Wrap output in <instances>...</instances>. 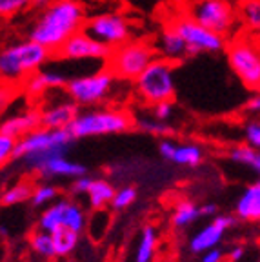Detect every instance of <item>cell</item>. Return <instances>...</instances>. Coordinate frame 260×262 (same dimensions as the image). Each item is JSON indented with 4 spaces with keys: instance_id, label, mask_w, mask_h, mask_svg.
<instances>
[{
    "instance_id": "obj_13",
    "label": "cell",
    "mask_w": 260,
    "mask_h": 262,
    "mask_svg": "<svg viewBox=\"0 0 260 262\" xmlns=\"http://www.w3.org/2000/svg\"><path fill=\"white\" fill-rule=\"evenodd\" d=\"M236 217L233 215H216L209 224H206L202 229H199L191 238H189V250L193 253H206L209 250L219 248L220 242L226 237V231L235 226Z\"/></svg>"
},
{
    "instance_id": "obj_32",
    "label": "cell",
    "mask_w": 260,
    "mask_h": 262,
    "mask_svg": "<svg viewBox=\"0 0 260 262\" xmlns=\"http://www.w3.org/2000/svg\"><path fill=\"white\" fill-rule=\"evenodd\" d=\"M135 201H137V189L131 188V186H126V188L117 189L113 202H111V208L117 209V211H122V209H127L129 206H133Z\"/></svg>"
},
{
    "instance_id": "obj_17",
    "label": "cell",
    "mask_w": 260,
    "mask_h": 262,
    "mask_svg": "<svg viewBox=\"0 0 260 262\" xmlns=\"http://www.w3.org/2000/svg\"><path fill=\"white\" fill-rule=\"evenodd\" d=\"M235 217L249 224L260 222V180L248 184L240 193L235 202Z\"/></svg>"
},
{
    "instance_id": "obj_16",
    "label": "cell",
    "mask_w": 260,
    "mask_h": 262,
    "mask_svg": "<svg viewBox=\"0 0 260 262\" xmlns=\"http://www.w3.org/2000/svg\"><path fill=\"white\" fill-rule=\"evenodd\" d=\"M155 48H157V53L160 55V58H166V60L173 62V64L189 57L186 40L171 24L160 29L157 42H155Z\"/></svg>"
},
{
    "instance_id": "obj_19",
    "label": "cell",
    "mask_w": 260,
    "mask_h": 262,
    "mask_svg": "<svg viewBox=\"0 0 260 262\" xmlns=\"http://www.w3.org/2000/svg\"><path fill=\"white\" fill-rule=\"evenodd\" d=\"M88 169L84 164L75 162L68 157H57V159L49 160L40 171L42 179H80L85 177Z\"/></svg>"
},
{
    "instance_id": "obj_43",
    "label": "cell",
    "mask_w": 260,
    "mask_h": 262,
    "mask_svg": "<svg viewBox=\"0 0 260 262\" xmlns=\"http://www.w3.org/2000/svg\"><path fill=\"white\" fill-rule=\"evenodd\" d=\"M55 0H31V8H35V9H44V8H48L49 4H53Z\"/></svg>"
},
{
    "instance_id": "obj_41",
    "label": "cell",
    "mask_w": 260,
    "mask_h": 262,
    "mask_svg": "<svg viewBox=\"0 0 260 262\" xmlns=\"http://www.w3.org/2000/svg\"><path fill=\"white\" fill-rule=\"evenodd\" d=\"M226 260V253L220 248H215V250H209L206 253H202V262H224Z\"/></svg>"
},
{
    "instance_id": "obj_21",
    "label": "cell",
    "mask_w": 260,
    "mask_h": 262,
    "mask_svg": "<svg viewBox=\"0 0 260 262\" xmlns=\"http://www.w3.org/2000/svg\"><path fill=\"white\" fill-rule=\"evenodd\" d=\"M159 246V235L153 226H144L135 250V262H153Z\"/></svg>"
},
{
    "instance_id": "obj_20",
    "label": "cell",
    "mask_w": 260,
    "mask_h": 262,
    "mask_svg": "<svg viewBox=\"0 0 260 262\" xmlns=\"http://www.w3.org/2000/svg\"><path fill=\"white\" fill-rule=\"evenodd\" d=\"M115 193L117 189L113 188L110 180L106 179H93L90 186V191H88V201H90V206L95 209V211H102L106 206H111L115 199Z\"/></svg>"
},
{
    "instance_id": "obj_36",
    "label": "cell",
    "mask_w": 260,
    "mask_h": 262,
    "mask_svg": "<svg viewBox=\"0 0 260 262\" xmlns=\"http://www.w3.org/2000/svg\"><path fill=\"white\" fill-rule=\"evenodd\" d=\"M151 117L160 122H167L173 117V102H160L151 106Z\"/></svg>"
},
{
    "instance_id": "obj_23",
    "label": "cell",
    "mask_w": 260,
    "mask_h": 262,
    "mask_svg": "<svg viewBox=\"0 0 260 262\" xmlns=\"http://www.w3.org/2000/svg\"><path fill=\"white\" fill-rule=\"evenodd\" d=\"M88 226V215L85 209L78 202L71 199H64V211H62V228H68L75 233L84 231Z\"/></svg>"
},
{
    "instance_id": "obj_40",
    "label": "cell",
    "mask_w": 260,
    "mask_h": 262,
    "mask_svg": "<svg viewBox=\"0 0 260 262\" xmlns=\"http://www.w3.org/2000/svg\"><path fill=\"white\" fill-rule=\"evenodd\" d=\"M244 257H246V248L242 244L231 246L228 250V253H226L228 262H240V260H244Z\"/></svg>"
},
{
    "instance_id": "obj_3",
    "label": "cell",
    "mask_w": 260,
    "mask_h": 262,
    "mask_svg": "<svg viewBox=\"0 0 260 262\" xmlns=\"http://www.w3.org/2000/svg\"><path fill=\"white\" fill-rule=\"evenodd\" d=\"M53 53L37 42L20 40L8 44L0 53V73L6 82H26L51 60Z\"/></svg>"
},
{
    "instance_id": "obj_30",
    "label": "cell",
    "mask_w": 260,
    "mask_h": 262,
    "mask_svg": "<svg viewBox=\"0 0 260 262\" xmlns=\"http://www.w3.org/2000/svg\"><path fill=\"white\" fill-rule=\"evenodd\" d=\"M58 201V188H55L53 184H38L35 186L33 191L31 204L35 208H49L51 204Z\"/></svg>"
},
{
    "instance_id": "obj_22",
    "label": "cell",
    "mask_w": 260,
    "mask_h": 262,
    "mask_svg": "<svg viewBox=\"0 0 260 262\" xmlns=\"http://www.w3.org/2000/svg\"><path fill=\"white\" fill-rule=\"evenodd\" d=\"M229 160L249 168L256 175V180H260V149H255L248 144H239L229 149Z\"/></svg>"
},
{
    "instance_id": "obj_2",
    "label": "cell",
    "mask_w": 260,
    "mask_h": 262,
    "mask_svg": "<svg viewBox=\"0 0 260 262\" xmlns=\"http://www.w3.org/2000/svg\"><path fill=\"white\" fill-rule=\"evenodd\" d=\"M73 137L68 129H38L31 131L16 142L15 162H18L28 173L40 175L42 168L49 160L64 157Z\"/></svg>"
},
{
    "instance_id": "obj_14",
    "label": "cell",
    "mask_w": 260,
    "mask_h": 262,
    "mask_svg": "<svg viewBox=\"0 0 260 262\" xmlns=\"http://www.w3.org/2000/svg\"><path fill=\"white\" fill-rule=\"evenodd\" d=\"M80 107L68 98L60 102H49L40 110V127L46 129H68L77 119Z\"/></svg>"
},
{
    "instance_id": "obj_9",
    "label": "cell",
    "mask_w": 260,
    "mask_h": 262,
    "mask_svg": "<svg viewBox=\"0 0 260 262\" xmlns=\"http://www.w3.org/2000/svg\"><path fill=\"white\" fill-rule=\"evenodd\" d=\"M187 15L220 37L229 35L239 20V11L229 0H189Z\"/></svg>"
},
{
    "instance_id": "obj_38",
    "label": "cell",
    "mask_w": 260,
    "mask_h": 262,
    "mask_svg": "<svg viewBox=\"0 0 260 262\" xmlns=\"http://www.w3.org/2000/svg\"><path fill=\"white\" fill-rule=\"evenodd\" d=\"M91 182H93V179H91V177H88V175L80 177V179H75L73 184H71V191H73L75 195H88Z\"/></svg>"
},
{
    "instance_id": "obj_5",
    "label": "cell",
    "mask_w": 260,
    "mask_h": 262,
    "mask_svg": "<svg viewBox=\"0 0 260 262\" xmlns=\"http://www.w3.org/2000/svg\"><path fill=\"white\" fill-rule=\"evenodd\" d=\"M229 70L246 90L260 91V40L249 35L233 38L226 48Z\"/></svg>"
},
{
    "instance_id": "obj_11",
    "label": "cell",
    "mask_w": 260,
    "mask_h": 262,
    "mask_svg": "<svg viewBox=\"0 0 260 262\" xmlns=\"http://www.w3.org/2000/svg\"><path fill=\"white\" fill-rule=\"evenodd\" d=\"M84 29L111 51L129 42L133 35L129 20L120 13H98L88 18Z\"/></svg>"
},
{
    "instance_id": "obj_27",
    "label": "cell",
    "mask_w": 260,
    "mask_h": 262,
    "mask_svg": "<svg viewBox=\"0 0 260 262\" xmlns=\"http://www.w3.org/2000/svg\"><path fill=\"white\" fill-rule=\"evenodd\" d=\"M204 151L197 144H177L175 155L171 162L177 166H186V168H195L202 162Z\"/></svg>"
},
{
    "instance_id": "obj_1",
    "label": "cell",
    "mask_w": 260,
    "mask_h": 262,
    "mask_svg": "<svg viewBox=\"0 0 260 262\" xmlns=\"http://www.w3.org/2000/svg\"><path fill=\"white\" fill-rule=\"evenodd\" d=\"M85 22V8L80 0H55L37 13L28 28V38L57 55L68 38L84 29Z\"/></svg>"
},
{
    "instance_id": "obj_33",
    "label": "cell",
    "mask_w": 260,
    "mask_h": 262,
    "mask_svg": "<svg viewBox=\"0 0 260 262\" xmlns=\"http://www.w3.org/2000/svg\"><path fill=\"white\" fill-rule=\"evenodd\" d=\"M242 135H244V140L248 146L255 147V149H260V119H248L244 122V127H242Z\"/></svg>"
},
{
    "instance_id": "obj_25",
    "label": "cell",
    "mask_w": 260,
    "mask_h": 262,
    "mask_svg": "<svg viewBox=\"0 0 260 262\" xmlns=\"http://www.w3.org/2000/svg\"><path fill=\"white\" fill-rule=\"evenodd\" d=\"M239 18L253 33H260V0H240Z\"/></svg>"
},
{
    "instance_id": "obj_6",
    "label": "cell",
    "mask_w": 260,
    "mask_h": 262,
    "mask_svg": "<svg viewBox=\"0 0 260 262\" xmlns=\"http://www.w3.org/2000/svg\"><path fill=\"white\" fill-rule=\"evenodd\" d=\"M135 91L144 102L155 106L160 102H171L175 97V64L157 57L135 80Z\"/></svg>"
},
{
    "instance_id": "obj_24",
    "label": "cell",
    "mask_w": 260,
    "mask_h": 262,
    "mask_svg": "<svg viewBox=\"0 0 260 262\" xmlns=\"http://www.w3.org/2000/svg\"><path fill=\"white\" fill-rule=\"evenodd\" d=\"M200 217H202L200 206H197L195 202H191V201H180V202H177L175 209H173L171 222H173L175 228L182 229V228H187V226H191L193 222H197Z\"/></svg>"
},
{
    "instance_id": "obj_7",
    "label": "cell",
    "mask_w": 260,
    "mask_h": 262,
    "mask_svg": "<svg viewBox=\"0 0 260 262\" xmlns=\"http://www.w3.org/2000/svg\"><path fill=\"white\" fill-rule=\"evenodd\" d=\"M157 58V48L147 40H129L113 49L107 58V70L120 80H137Z\"/></svg>"
},
{
    "instance_id": "obj_31",
    "label": "cell",
    "mask_w": 260,
    "mask_h": 262,
    "mask_svg": "<svg viewBox=\"0 0 260 262\" xmlns=\"http://www.w3.org/2000/svg\"><path fill=\"white\" fill-rule=\"evenodd\" d=\"M137 127L142 133H147V135H153V137H160V139H164V137L171 135L173 133V127L169 126L167 122H160V120H157L155 117H144V119L137 120Z\"/></svg>"
},
{
    "instance_id": "obj_37",
    "label": "cell",
    "mask_w": 260,
    "mask_h": 262,
    "mask_svg": "<svg viewBox=\"0 0 260 262\" xmlns=\"http://www.w3.org/2000/svg\"><path fill=\"white\" fill-rule=\"evenodd\" d=\"M177 149V142H173L171 139H162L159 142V153L164 160H173V155H175Z\"/></svg>"
},
{
    "instance_id": "obj_39",
    "label": "cell",
    "mask_w": 260,
    "mask_h": 262,
    "mask_svg": "<svg viewBox=\"0 0 260 262\" xmlns=\"http://www.w3.org/2000/svg\"><path fill=\"white\" fill-rule=\"evenodd\" d=\"M246 113H249L255 119H260V91L258 93H253L251 97L248 98V102L244 106Z\"/></svg>"
},
{
    "instance_id": "obj_18",
    "label": "cell",
    "mask_w": 260,
    "mask_h": 262,
    "mask_svg": "<svg viewBox=\"0 0 260 262\" xmlns=\"http://www.w3.org/2000/svg\"><path fill=\"white\" fill-rule=\"evenodd\" d=\"M38 127H40V110H28L4 119V122L0 126V135H9L13 139L20 140L22 137L38 129Z\"/></svg>"
},
{
    "instance_id": "obj_29",
    "label": "cell",
    "mask_w": 260,
    "mask_h": 262,
    "mask_svg": "<svg viewBox=\"0 0 260 262\" xmlns=\"http://www.w3.org/2000/svg\"><path fill=\"white\" fill-rule=\"evenodd\" d=\"M55 238V248H57V255L58 257H66V255L73 253L75 248L78 246V235L68 228H60L57 229L55 233H51Z\"/></svg>"
},
{
    "instance_id": "obj_8",
    "label": "cell",
    "mask_w": 260,
    "mask_h": 262,
    "mask_svg": "<svg viewBox=\"0 0 260 262\" xmlns=\"http://www.w3.org/2000/svg\"><path fill=\"white\" fill-rule=\"evenodd\" d=\"M115 82H117V77L107 68H102L91 75L69 78L68 86L64 88V93L78 107L91 110V107H97L98 104H104L111 97L115 90Z\"/></svg>"
},
{
    "instance_id": "obj_12",
    "label": "cell",
    "mask_w": 260,
    "mask_h": 262,
    "mask_svg": "<svg viewBox=\"0 0 260 262\" xmlns=\"http://www.w3.org/2000/svg\"><path fill=\"white\" fill-rule=\"evenodd\" d=\"M111 49L93 38L85 29H80L73 37L68 38L66 44L58 49L57 57L66 60H106L110 58Z\"/></svg>"
},
{
    "instance_id": "obj_15",
    "label": "cell",
    "mask_w": 260,
    "mask_h": 262,
    "mask_svg": "<svg viewBox=\"0 0 260 262\" xmlns=\"http://www.w3.org/2000/svg\"><path fill=\"white\" fill-rule=\"evenodd\" d=\"M69 78L62 75L60 71L46 70L42 68L40 71L33 73L28 80L24 82V91L33 98H42L48 93L55 90H64L68 86Z\"/></svg>"
},
{
    "instance_id": "obj_34",
    "label": "cell",
    "mask_w": 260,
    "mask_h": 262,
    "mask_svg": "<svg viewBox=\"0 0 260 262\" xmlns=\"http://www.w3.org/2000/svg\"><path fill=\"white\" fill-rule=\"evenodd\" d=\"M28 8H31V0H0V15L4 18H11Z\"/></svg>"
},
{
    "instance_id": "obj_26",
    "label": "cell",
    "mask_w": 260,
    "mask_h": 262,
    "mask_svg": "<svg viewBox=\"0 0 260 262\" xmlns=\"http://www.w3.org/2000/svg\"><path fill=\"white\" fill-rule=\"evenodd\" d=\"M33 191H35V188L29 182H26V180L11 184L2 193V204L8 208V206H18V204H24V202H31Z\"/></svg>"
},
{
    "instance_id": "obj_4",
    "label": "cell",
    "mask_w": 260,
    "mask_h": 262,
    "mask_svg": "<svg viewBox=\"0 0 260 262\" xmlns=\"http://www.w3.org/2000/svg\"><path fill=\"white\" fill-rule=\"evenodd\" d=\"M133 127L131 115L117 107H91L80 110L73 124L68 127L75 139H90V137H106L126 133Z\"/></svg>"
},
{
    "instance_id": "obj_28",
    "label": "cell",
    "mask_w": 260,
    "mask_h": 262,
    "mask_svg": "<svg viewBox=\"0 0 260 262\" xmlns=\"http://www.w3.org/2000/svg\"><path fill=\"white\" fill-rule=\"evenodd\" d=\"M29 246L31 250L42 258H55L57 255V248H55V238L51 233H46V231H35L29 238Z\"/></svg>"
},
{
    "instance_id": "obj_10",
    "label": "cell",
    "mask_w": 260,
    "mask_h": 262,
    "mask_svg": "<svg viewBox=\"0 0 260 262\" xmlns=\"http://www.w3.org/2000/svg\"><path fill=\"white\" fill-rule=\"evenodd\" d=\"M169 24L186 40L189 57H197V55H202V53H219V51H222L226 48V37H220L216 33L200 26L187 13L175 16Z\"/></svg>"
},
{
    "instance_id": "obj_35",
    "label": "cell",
    "mask_w": 260,
    "mask_h": 262,
    "mask_svg": "<svg viewBox=\"0 0 260 262\" xmlns=\"http://www.w3.org/2000/svg\"><path fill=\"white\" fill-rule=\"evenodd\" d=\"M16 142L18 140L13 139V137L0 135V162H2V166H6L9 160H15Z\"/></svg>"
},
{
    "instance_id": "obj_42",
    "label": "cell",
    "mask_w": 260,
    "mask_h": 262,
    "mask_svg": "<svg viewBox=\"0 0 260 262\" xmlns=\"http://www.w3.org/2000/svg\"><path fill=\"white\" fill-rule=\"evenodd\" d=\"M200 213H202V217H213L215 219L216 215H219V206L207 202V204L200 206Z\"/></svg>"
}]
</instances>
